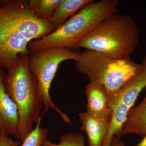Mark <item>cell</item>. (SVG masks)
<instances>
[{
  "instance_id": "6da1fadb",
  "label": "cell",
  "mask_w": 146,
  "mask_h": 146,
  "mask_svg": "<svg viewBox=\"0 0 146 146\" xmlns=\"http://www.w3.org/2000/svg\"><path fill=\"white\" fill-rule=\"evenodd\" d=\"M55 30L49 21L34 15L27 1H0V70H8L19 55L30 54V42Z\"/></svg>"
},
{
  "instance_id": "7a4b0ae2",
  "label": "cell",
  "mask_w": 146,
  "mask_h": 146,
  "mask_svg": "<svg viewBox=\"0 0 146 146\" xmlns=\"http://www.w3.org/2000/svg\"><path fill=\"white\" fill-rule=\"evenodd\" d=\"M119 3L117 0L93 1L50 34L30 42L29 53L50 48L79 51V42L105 19L117 13Z\"/></svg>"
},
{
  "instance_id": "3957f363",
  "label": "cell",
  "mask_w": 146,
  "mask_h": 146,
  "mask_svg": "<svg viewBox=\"0 0 146 146\" xmlns=\"http://www.w3.org/2000/svg\"><path fill=\"white\" fill-rule=\"evenodd\" d=\"M29 55L21 54L11 64L5 74L6 91L18 108V141L23 143L33 129L40 116L43 104L38 94L37 81L30 70Z\"/></svg>"
},
{
  "instance_id": "277c9868",
  "label": "cell",
  "mask_w": 146,
  "mask_h": 146,
  "mask_svg": "<svg viewBox=\"0 0 146 146\" xmlns=\"http://www.w3.org/2000/svg\"><path fill=\"white\" fill-rule=\"evenodd\" d=\"M140 41L139 29L127 14L108 17L79 42V48L101 53L116 59L130 57Z\"/></svg>"
},
{
  "instance_id": "5b68a950",
  "label": "cell",
  "mask_w": 146,
  "mask_h": 146,
  "mask_svg": "<svg viewBox=\"0 0 146 146\" xmlns=\"http://www.w3.org/2000/svg\"><path fill=\"white\" fill-rule=\"evenodd\" d=\"M78 72L104 86L112 97L142 68L130 57L116 59L91 50L79 51L75 61Z\"/></svg>"
},
{
  "instance_id": "8992f818",
  "label": "cell",
  "mask_w": 146,
  "mask_h": 146,
  "mask_svg": "<svg viewBox=\"0 0 146 146\" xmlns=\"http://www.w3.org/2000/svg\"><path fill=\"white\" fill-rule=\"evenodd\" d=\"M78 52L67 48H50L35 52L29 56V68L37 80L38 94L45 107L43 115L49 108H52L58 113L65 123L70 125L69 117L53 102L50 90L59 65L65 60L75 61Z\"/></svg>"
},
{
  "instance_id": "52a82bcc",
  "label": "cell",
  "mask_w": 146,
  "mask_h": 146,
  "mask_svg": "<svg viewBox=\"0 0 146 146\" xmlns=\"http://www.w3.org/2000/svg\"><path fill=\"white\" fill-rule=\"evenodd\" d=\"M146 87V64L143 65L141 70L110 98L112 118L102 146H110L114 136L120 138L122 127L129 112L132 109L141 91Z\"/></svg>"
},
{
  "instance_id": "ba28073f",
  "label": "cell",
  "mask_w": 146,
  "mask_h": 146,
  "mask_svg": "<svg viewBox=\"0 0 146 146\" xmlns=\"http://www.w3.org/2000/svg\"><path fill=\"white\" fill-rule=\"evenodd\" d=\"M6 73L0 70V131L17 138L18 133V108L6 91L4 84Z\"/></svg>"
},
{
  "instance_id": "9c48e42d",
  "label": "cell",
  "mask_w": 146,
  "mask_h": 146,
  "mask_svg": "<svg viewBox=\"0 0 146 146\" xmlns=\"http://www.w3.org/2000/svg\"><path fill=\"white\" fill-rule=\"evenodd\" d=\"M87 98V111L100 117L111 119L112 109L110 98L104 86L97 82H90L85 89Z\"/></svg>"
},
{
  "instance_id": "30bf717a",
  "label": "cell",
  "mask_w": 146,
  "mask_h": 146,
  "mask_svg": "<svg viewBox=\"0 0 146 146\" xmlns=\"http://www.w3.org/2000/svg\"><path fill=\"white\" fill-rule=\"evenodd\" d=\"M80 129L87 134V146H102L110 125L111 119L100 117L87 112L79 114Z\"/></svg>"
},
{
  "instance_id": "8fae6325",
  "label": "cell",
  "mask_w": 146,
  "mask_h": 146,
  "mask_svg": "<svg viewBox=\"0 0 146 146\" xmlns=\"http://www.w3.org/2000/svg\"><path fill=\"white\" fill-rule=\"evenodd\" d=\"M146 95L143 100L129 112L122 127L120 138L127 134H137L143 138L146 133Z\"/></svg>"
},
{
  "instance_id": "7c38bea8",
  "label": "cell",
  "mask_w": 146,
  "mask_h": 146,
  "mask_svg": "<svg viewBox=\"0 0 146 146\" xmlns=\"http://www.w3.org/2000/svg\"><path fill=\"white\" fill-rule=\"evenodd\" d=\"M92 1V0H61L48 21L56 30L65 23L68 18Z\"/></svg>"
},
{
  "instance_id": "4fadbf2b",
  "label": "cell",
  "mask_w": 146,
  "mask_h": 146,
  "mask_svg": "<svg viewBox=\"0 0 146 146\" xmlns=\"http://www.w3.org/2000/svg\"><path fill=\"white\" fill-rule=\"evenodd\" d=\"M61 0L27 1L30 9L37 18L48 21Z\"/></svg>"
},
{
  "instance_id": "5bb4252c",
  "label": "cell",
  "mask_w": 146,
  "mask_h": 146,
  "mask_svg": "<svg viewBox=\"0 0 146 146\" xmlns=\"http://www.w3.org/2000/svg\"><path fill=\"white\" fill-rule=\"evenodd\" d=\"M42 146H86L85 138L82 134L78 132H72L61 135L59 143L54 144L46 139Z\"/></svg>"
},
{
  "instance_id": "9a60e30c",
  "label": "cell",
  "mask_w": 146,
  "mask_h": 146,
  "mask_svg": "<svg viewBox=\"0 0 146 146\" xmlns=\"http://www.w3.org/2000/svg\"><path fill=\"white\" fill-rule=\"evenodd\" d=\"M42 118L39 119L36 126L28 135L21 146H42V144L47 139L48 130L40 127Z\"/></svg>"
},
{
  "instance_id": "2e32d148",
  "label": "cell",
  "mask_w": 146,
  "mask_h": 146,
  "mask_svg": "<svg viewBox=\"0 0 146 146\" xmlns=\"http://www.w3.org/2000/svg\"><path fill=\"white\" fill-rule=\"evenodd\" d=\"M20 141H13L3 131H0V146H19L21 145Z\"/></svg>"
},
{
  "instance_id": "e0dca14e",
  "label": "cell",
  "mask_w": 146,
  "mask_h": 146,
  "mask_svg": "<svg viewBox=\"0 0 146 146\" xmlns=\"http://www.w3.org/2000/svg\"><path fill=\"white\" fill-rule=\"evenodd\" d=\"M110 146H125L120 138L114 136L112 138Z\"/></svg>"
},
{
  "instance_id": "ac0fdd59",
  "label": "cell",
  "mask_w": 146,
  "mask_h": 146,
  "mask_svg": "<svg viewBox=\"0 0 146 146\" xmlns=\"http://www.w3.org/2000/svg\"><path fill=\"white\" fill-rule=\"evenodd\" d=\"M134 146H146V133L139 143Z\"/></svg>"
}]
</instances>
